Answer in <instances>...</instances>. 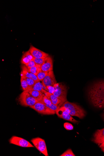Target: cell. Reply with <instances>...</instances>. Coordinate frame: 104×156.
<instances>
[{
	"mask_svg": "<svg viewBox=\"0 0 104 156\" xmlns=\"http://www.w3.org/2000/svg\"><path fill=\"white\" fill-rule=\"evenodd\" d=\"M88 98L91 103L104 98V81L97 82L92 85L88 91Z\"/></svg>",
	"mask_w": 104,
	"mask_h": 156,
	"instance_id": "6da1fadb",
	"label": "cell"
},
{
	"mask_svg": "<svg viewBox=\"0 0 104 156\" xmlns=\"http://www.w3.org/2000/svg\"><path fill=\"white\" fill-rule=\"evenodd\" d=\"M62 106L64 107L72 116H76L80 119H83L86 115L85 111L80 106L68 101L64 103Z\"/></svg>",
	"mask_w": 104,
	"mask_h": 156,
	"instance_id": "7a4b0ae2",
	"label": "cell"
},
{
	"mask_svg": "<svg viewBox=\"0 0 104 156\" xmlns=\"http://www.w3.org/2000/svg\"><path fill=\"white\" fill-rule=\"evenodd\" d=\"M55 90L53 94L60 99L62 103L59 106L60 107L67 101V87L65 85L61 83H56L54 86Z\"/></svg>",
	"mask_w": 104,
	"mask_h": 156,
	"instance_id": "3957f363",
	"label": "cell"
},
{
	"mask_svg": "<svg viewBox=\"0 0 104 156\" xmlns=\"http://www.w3.org/2000/svg\"><path fill=\"white\" fill-rule=\"evenodd\" d=\"M19 101L22 106L29 107L34 106L39 102L30 94L26 91H23L20 95Z\"/></svg>",
	"mask_w": 104,
	"mask_h": 156,
	"instance_id": "277c9868",
	"label": "cell"
},
{
	"mask_svg": "<svg viewBox=\"0 0 104 156\" xmlns=\"http://www.w3.org/2000/svg\"><path fill=\"white\" fill-rule=\"evenodd\" d=\"M34 146L40 152L46 156H48L47 147L45 140L40 137L34 138L31 140Z\"/></svg>",
	"mask_w": 104,
	"mask_h": 156,
	"instance_id": "5b68a950",
	"label": "cell"
},
{
	"mask_svg": "<svg viewBox=\"0 0 104 156\" xmlns=\"http://www.w3.org/2000/svg\"><path fill=\"white\" fill-rule=\"evenodd\" d=\"M30 107L34 110L40 114L43 115H54L56 113V112L51 109L40 101L38 102L34 106Z\"/></svg>",
	"mask_w": 104,
	"mask_h": 156,
	"instance_id": "8992f818",
	"label": "cell"
},
{
	"mask_svg": "<svg viewBox=\"0 0 104 156\" xmlns=\"http://www.w3.org/2000/svg\"><path fill=\"white\" fill-rule=\"evenodd\" d=\"M10 144L23 147H34V146L27 140L17 136H13L9 140Z\"/></svg>",
	"mask_w": 104,
	"mask_h": 156,
	"instance_id": "52a82bcc",
	"label": "cell"
},
{
	"mask_svg": "<svg viewBox=\"0 0 104 156\" xmlns=\"http://www.w3.org/2000/svg\"><path fill=\"white\" fill-rule=\"evenodd\" d=\"M56 114L60 118L70 121L73 123H77L78 121L74 119L67 111L66 108L63 106L59 108L56 111Z\"/></svg>",
	"mask_w": 104,
	"mask_h": 156,
	"instance_id": "ba28073f",
	"label": "cell"
},
{
	"mask_svg": "<svg viewBox=\"0 0 104 156\" xmlns=\"http://www.w3.org/2000/svg\"><path fill=\"white\" fill-rule=\"evenodd\" d=\"M56 83L57 81L53 70L48 73L41 83L44 87V90L47 87L54 86Z\"/></svg>",
	"mask_w": 104,
	"mask_h": 156,
	"instance_id": "9c48e42d",
	"label": "cell"
},
{
	"mask_svg": "<svg viewBox=\"0 0 104 156\" xmlns=\"http://www.w3.org/2000/svg\"><path fill=\"white\" fill-rule=\"evenodd\" d=\"M29 51L33 57L35 58H45L49 55L48 54L40 50L33 46H30Z\"/></svg>",
	"mask_w": 104,
	"mask_h": 156,
	"instance_id": "30bf717a",
	"label": "cell"
},
{
	"mask_svg": "<svg viewBox=\"0 0 104 156\" xmlns=\"http://www.w3.org/2000/svg\"><path fill=\"white\" fill-rule=\"evenodd\" d=\"M41 69L42 71L48 73L53 69V61L51 57L49 55L45 59L41 66Z\"/></svg>",
	"mask_w": 104,
	"mask_h": 156,
	"instance_id": "8fae6325",
	"label": "cell"
},
{
	"mask_svg": "<svg viewBox=\"0 0 104 156\" xmlns=\"http://www.w3.org/2000/svg\"><path fill=\"white\" fill-rule=\"evenodd\" d=\"M104 139V128L97 130L94 135L93 141L94 142L98 144H101Z\"/></svg>",
	"mask_w": 104,
	"mask_h": 156,
	"instance_id": "7c38bea8",
	"label": "cell"
},
{
	"mask_svg": "<svg viewBox=\"0 0 104 156\" xmlns=\"http://www.w3.org/2000/svg\"><path fill=\"white\" fill-rule=\"evenodd\" d=\"M21 74L26 78H31L36 82L39 81L37 76L29 72L27 67L25 65L22 66Z\"/></svg>",
	"mask_w": 104,
	"mask_h": 156,
	"instance_id": "4fadbf2b",
	"label": "cell"
},
{
	"mask_svg": "<svg viewBox=\"0 0 104 156\" xmlns=\"http://www.w3.org/2000/svg\"><path fill=\"white\" fill-rule=\"evenodd\" d=\"M43 93L49 99L53 104L59 106L62 103L61 100L53 94L50 93L44 90H43Z\"/></svg>",
	"mask_w": 104,
	"mask_h": 156,
	"instance_id": "5bb4252c",
	"label": "cell"
},
{
	"mask_svg": "<svg viewBox=\"0 0 104 156\" xmlns=\"http://www.w3.org/2000/svg\"><path fill=\"white\" fill-rule=\"evenodd\" d=\"M34 58L29 51L23 53L21 59V63L27 66L31 61L33 60Z\"/></svg>",
	"mask_w": 104,
	"mask_h": 156,
	"instance_id": "9a60e30c",
	"label": "cell"
},
{
	"mask_svg": "<svg viewBox=\"0 0 104 156\" xmlns=\"http://www.w3.org/2000/svg\"><path fill=\"white\" fill-rule=\"evenodd\" d=\"M40 81L37 82L33 86L29 87L27 89L24 91L36 90L40 91L43 93L44 87L42 83Z\"/></svg>",
	"mask_w": 104,
	"mask_h": 156,
	"instance_id": "2e32d148",
	"label": "cell"
},
{
	"mask_svg": "<svg viewBox=\"0 0 104 156\" xmlns=\"http://www.w3.org/2000/svg\"><path fill=\"white\" fill-rule=\"evenodd\" d=\"M26 91L29 92L39 101H41L42 98L44 95L43 93L38 91L30 90Z\"/></svg>",
	"mask_w": 104,
	"mask_h": 156,
	"instance_id": "e0dca14e",
	"label": "cell"
},
{
	"mask_svg": "<svg viewBox=\"0 0 104 156\" xmlns=\"http://www.w3.org/2000/svg\"><path fill=\"white\" fill-rule=\"evenodd\" d=\"M28 69L30 72L36 76H37L41 70V66L37 64H36L34 67L30 68H28Z\"/></svg>",
	"mask_w": 104,
	"mask_h": 156,
	"instance_id": "ac0fdd59",
	"label": "cell"
},
{
	"mask_svg": "<svg viewBox=\"0 0 104 156\" xmlns=\"http://www.w3.org/2000/svg\"><path fill=\"white\" fill-rule=\"evenodd\" d=\"M91 104L95 107L100 108H104V98L95 101Z\"/></svg>",
	"mask_w": 104,
	"mask_h": 156,
	"instance_id": "d6986e66",
	"label": "cell"
},
{
	"mask_svg": "<svg viewBox=\"0 0 104 156\" xmlns=\"http://www.w3.org/2000/svg\"><path fill=\"white\" fill-rule=\"evenodd\" d=\"M20 81L21 86L23 90L24 91L26 90L29 87L27 82L26 78L22 74H21Z\"/></svg>",
	"mask_w": 104,
	"mask_h": 156,
	"instance_id": "ffe728a7",
	"label": "cell"
},
{
	"mask_svg": "<svg viewBox=\"0 0 104 156\" xmlns=\"http://www.w3.org/2000/svg\"><path fill=\"white\" fill-rule=\"evenodd\" d=\"M48 73L44 72L41 70L36 76L39 81H42Z\"/></svg>",
	"mask_w": 104,
	"mask_h": 156,
	"instance_id": "44dd1931",
	"label": "cell"
},
{
	"mask_svg": "<svg viewBox=\"0 0 104 156\" xmlns=\"http://www.w3.org/2000/svg\"><path fill=\"white\" fill-rule=\"evenodd\" d=\"M40 102L45 105H50L52 104L49 99L44 94Z\"/></svg>",
	"mask_w": 104,
	"mask_h": 156,
	"instance_id": "7402d4cb",
	"label": "cell"
},
{
	"mask_svg": "<svg viewBox=\"0 0 104 156\" xmlns=\"http://www.w3.org/2000/svg\"><path fill=\"white\" fill-rule=\"evenodd\" d=\"M60 156H75V155L74 154L72 150L70 149H68L65 152Z\"/></svg>",
	"mask_w": 104,
	"mask_h": 156,
	"instance_id": "603a6c76",
	"label": "cell"
},
{
	"mask_svg": "<svg viewBox=\"0 0 104 156\" xmlns=\"http://www.w3.org/2000/svg\"><path fill=\"white\" fill-rule=\"evenodd\" d=\"M64 126L65 128L67 130H72L74 129V127L73 125L69 122H67L64 123Z\"/></svg>",
	"mask_w": 104,
	"mask_h": 156,
	"instance_id": "cb8c5ba5",
	"label": "cell"
},
{
	"mask_svg": "<svg viewBox=\"0 0 104 156\" xmlns=\"http://www.w3.org/2000/svg\"><path fill=\"white\" fill-rule=\"evenodd\" d=\"M26 80L29 87L33 86L37 82L31 78H26Z\"/></svg>",
	"mask_w": 104,
	"mask_h": 156,
	"instance_id": "d4e9b609",
	"label": "cell"
},
{
	"mask_svg": "<svg viewBox=\"0 0 104 156\" xmlns=\"http://www.w3.org/2000/svg\"><path fill=\"white\" fill-rule=\"evenodd\" d=\"M51 109L56 112L59 108L58 105H55L52 104L50 105H45Z\"/></svg>",
	"mask_w": 104,
	"mask_h": 156,
	"instance_id": "484cf974",
	"label": "cell"
},
{
	"mask_svg": "<svg viewBox=\"0 0 104 156\" xmlns=\"http://www.w3.org/2000/svg\"><path fill=\"white\" fill-rule=\"evenodd\" d=\"M45 58H35L34 60L36 64L41 66L44 62Z\"/></svg>",
	"mask_w": 104,
	"mask_h": 156,
	"instance_id": "4316f807",
	"label": "cell"
},
{
	"mask_svg": "<svg viewBox=\"0 0 104 156\" xmlns=\"http://www.w3.org/2000/svg\"><path fill=\"white\" fill-rule=\"evenodd\" d=\"M44 90L53 94L55 90V89L54 86H48L46 87Z\"/></svg>",
	"mask_w": 104,
	"mask_h": 156,
	"instance_id": "83f0119b",
	"label": "cell"
},
{
	"mask_svg": "<svg viewBox=\"0 0 104 156\" xmlns=\"http://www.w3.org/2000/svg\"><path fill=\"white\" fill-rule=\"evenodd\" d=\"M36 64L34 61V59L29 62L27 65L26 66L28 68H30L34 66Z\"/></svg>",
	"mask_w": 104,
	"mask_h": 156,
	"instance_id": "f1b7e54d",
	"label": "cell"
},
{
	"mask_svg": "<svg viewBox=\"0 0 104 156\" xmlns=\"http://www.w3.org/2000/svg\"><path fill=\"white\" fill-rule=\"evenodd\" d=\"M100 147L101 148L104 147V139L103 140L102 143L100 144Z\"/></svg>",
	"mask_w": 104,
	"mask_h": 156,
	"instance_id": "f546056e",
	"label": "cell"
},
{
	"mask_svg": "<svg viewBox=\"0 0 104 156\" xmlns=\"http://www.w3.org/2000/svg\"><path fill=\"white\" fill-rule=\"evenodd\" d=\"M102 148V151H104V147Z\"/></svg>",
	"mask_w": 104,
	"mask_h": 156,
	"instance_id": "4dcf8cb0",
	"label": "cell"
},
{
	"mask_svg": "<svg viewBox=\"0 0 104 156\" xmlns=\"http://www.w3.org/2000/svg\"></svg>",
	"mask_w": 104,
	"mask_h": 156,
	"instance_id": "1f68e13d",
	"label": "cell"
}]
</instances>
